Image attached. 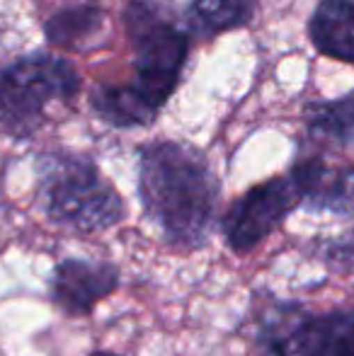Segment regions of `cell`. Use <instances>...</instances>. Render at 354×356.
<instances>
[{
  "label": "cell",
  "mask_w": 354,
  "mask_h": 356,
  "mask_svg": "<svg viewBox=\"0 0 354 356\" xmlns=\"http://www.w3.org/2000/svg\"><path fill=\"white\" fill-rule=\"evenodd\" d=\"M138 202L168 245L199 250L216 228L221 182L209 158L182 141L138 148Z\"/></svg>",
  "instance_id": "6da1fadb"
},
{
  "label": "cell",
  "mask_w": 354,
  "mask_h": 356,
  "mask_svg": "<svg viewBox=\"0 0 354 356\" xmlns=\"http://www.w3.org/2000/svg\"><path fill=\"white\" fill-rule=\"evenodd\" d=\"M37 204L47 218L78 233H102L127 218V204L95 160L73 150L37 158Z\"/></svg>",
  "instance_id": "7a4b0ae2"
},
{
  "label": "cell",
  "mask_w": 354,
  "mask_h": 356,
  "mask_svg": "<svg viewBox=\"0 0 354 356\" xmlns=\"http://www.w3.org/2000/svg\"><path fill=\"white\" fill-rule=\"evenodd\" d=\"M124 32L134 49V90L156 112L166 107L187 66L192 34L166 0H129Z\"/></svg>",
  "instance_id": "3957f363"
},
{
  "label": "cell",
  "mask_w": 354,
  "mask_h": 356,
  "mask_svg": "<svg viewBox=\"0 0 354 356\" xmlns=\"http://www.w3.org/2000/svg\"><path fill=\"white\" fill-rule=\"evenodd\" d=\"M81 73L66 56L32 51L0 68V134L27 141L47 124L54 104L81 92Z\"/></svg>",
  "instance_id": "277c9868"
},
{
  "label": "cell",
  "mask_w": 354,
  "mask_h": 356,
  "mask_svg": "<svg viewBox=\"0 0 354 356\" xmlns=\"http://www.w3.org/2000/svg\"><path fill=\"white\" fill-rule=\"evenodd\" d=\"M257 356H354V308L313 313L293 300H277L255 334Z\"/></svg>",
  "instance_id": "5b68a950"
},
{
  "label": "cell",
  "mask_w": 354,
  "mask_h": 356,
  "mask_svg": "<svg viewBox=\"0 0 354 356\" xmlns=\"http://www.w3.org/2000/svg\"><path fill=\"white\" fill-rule=\"evenodd\" d=\"M301 207V197L289 175L272 177L248 189L243 197L228 207L221 220V233L226 245L238 254L255 250L267 240L287 216Z\"/></svg>",
  "instance_id": "8992f818"
},
{
  "label": "cell",
  "mask_w": 354,
  "mask_h": 356,
  "mask_svg": "<svg viewBox=\"0 0 354 356\" xmlns=\"http://www.w3.org/2000/svg\"><path fill=\"white\" fill-rule=\"evenodd\" d=\"M119 289V267L112 262L66 257L54 267L49 293L66 315L81 318L92 313L102 298Z\"/></svg>",
  "instance_id": "52a82bcc"
},
{
  "label": "cell",
  "mask_w": 354,
  "mask_h": 356,
  "mask_svg": "<svg viewBox=\"0 0 354 356\" xmlns=\"http://www.w3.org/2000/svg\"><path fill=\"white\" fill-rule=\"evenodd\" d=\"M308 211L354 216V168L332 165L321 155H303L289 170Z\"/></svg>",
  "instance_id": "ba28073f"
},
{
  "label": "cell",
  "mask_w": 354,
  "mask_h": 356,
  "mask_svg": "<svg viewBox=\"0 0 354 356\" xmlns=\"http://www.w3.org/2000/svg\"><path fill=\"white\" fill-rule=\"evenodd\" d=\"M308 37L318 54L354 63V0H321L308 19Z\"/></svg>",
  "instance_id": "9c48e42d"
},
{
  "label": "cell",
  "mask_w": 354,
  "mask_h": 356,
  "mask_svg": "<svg viewBox=\"0 0 354 356\" xmlns=\"http://www.w3.org/2000/svg\"><path fill=\"white\" fill-rule=\"evenodd\" d=\"M90 107L114 129H136L156 122L158 112L134 90L131 83H102L90 92Z\"/></svg>",
  "instance_id": "30bf717a"
},
{
  "label": "cell",
  "mask_w": 354,
  "mask_h": 356,
  "mask_svg": "<svg viewBox=\"0 0 354 356\" xmlns=\"http://www.w3.org/2000/svg\"><path fill=\"white\" fill-rule=\"evenodd\" d=\"M257 0H189L187 29L194 39H214L255 19Z\"/></svg>",
  "instance_id": "8fae6325"
},
{
  "label": "cell",
  "mask_w": 354,
  "mask_h": 356,
  "mask_svg": "<svg viewBox=\"0 0 354 356\" xmlns=\"http://www.w3.org/2000/svg\"><path fill=\"white\" fill-rule=\"evenodd\" d=\"M104 29V13L95 3H73L54 13L44 24L49 44L66 49H86L95 47Z\"/></svg>",
  "instance_id": "7c38bea8"
},
{
  "label": "cell",
  "mask_w": 354,
  "mask_h": 356,
  "mask_svg": "<svg viewBox=\"0 0 354 356\" xmlns=\"http://www.w3.org/2000/svg\"><path fill=\"white\" fill-rule=\"evenodd\" d=\"M306 129L311 136L337 145H354V88L335 99L308 104Z\"/></svg>",
  "instance_id": "4fadbf2b"
},
{
  "label": "cell",
  "mask_w": 354,
  "mask_h": 356,
  "mask_svg": "<svg viewBox=\"0 0 354 356\" xmlns=\"http://www.w3.org/2000/svg\"><path fill=\"white\" fill-rule=\"evenodd\" d=\"M321 257L330 269L354 274V228L321 243Z\"/></svg>",
  "instance_id": "5bb4252c"
},
{
  "label": "cell",
  "mask_w": 354,
  "mask_h": 356,
  "mask_svg": "<svg viewBox=\"0 0 354 356\" xmlns=\"http://www.w3.org/2000/svg\"><path fill=\"white\" fill-rule=\"evenodd\" d=\"M88 356H119V354H114V352H92V354H88Z\"/></svg>",
  "instance_id": "9a60e30c"
}]
</instances>
